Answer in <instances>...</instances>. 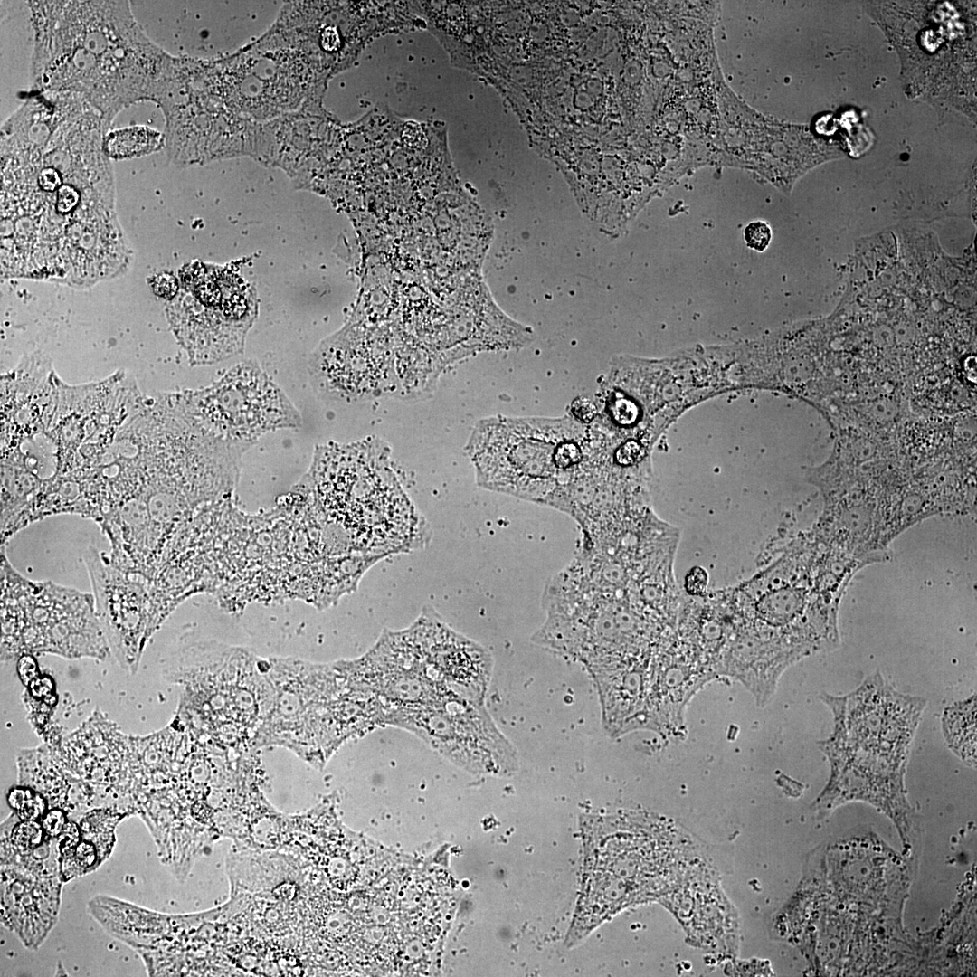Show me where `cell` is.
I'll return each mask as SVG.
<instances>
[{"label": "cell", "mask_w": 977, "mask_h": 977, "mask_svg": "<svg viewBox=\"0 0 977 977\" xmlns=\"http://www.w3.org/2000/svg\"><path fill=\"white\" fill-rule=\"evenodd\" d=\"M108 131L75 95L29 101L4 123L2 279L90 288L127 272L133 251L116 210Z\"/></svg>", "instance_id": "cell-1"}, {"label": "cell", "mask_w": 977, "mask_h": 977, "mask_svg": "<svg viewBox=\"0 0 977 977\" xmlns=\"http://www.w3.org/2000/svg\"><path fill=\"white\" fill-rule=\"evenodd\" d=\"M33 90L73 92L109 129L132 104L154 101L174 58L135 19L129 1H28Z\"/></svg>", "instance_id": "cell-2"}, {"label": "cell", "mask_w": 977, "mask_h": 977, "mask_svg": "<svg viewBox=\"0 0 977 977\" xmlns=\"http://www.w3.org/2000/svg\"><path fill=\"white\" fill-rule=\"evenodd\" d=\"M249 448L215 436L185 413H171L154 463L140 476H117L114 506L102 519L112 546L133 557L163 552L199 507L234 488Z\"/></svg>", "instance_id": "cell-3"}, {"label": "cell", "mask_w": 977, "mask_h": 977, "mask_svg": "<svg viewBox=\"0 0 977 977\" xmlns=\"http://www.w3.org/2000/svg\"><path fill=\"white\" fill-rule=\"evenodd\" d=\"M588 425L569 413L481 419L466 445L477 484L545 506L583 461Z\"/></svg>", "instance_id": "cell-4"}, {"label": "cell", "mask_w": 977, "mask_h": 977, "mask_svg": "<svg viewBox=\"0 0 977 977\" xmlns=\"http://www.w3.org/2000/svg\"><path fill=\"white\" fill-rule=\"evenodd\" d=\"M342 665L266 661L264 669L274 689V702L256 732L253 747L283 746L316 766L323 764L342 743L369 727L357 715L363 708L360 704H367L369 696Z\"/></svg>", "instance_id": "cell-5"}, {"label": "cell", "mask_w": 977, "mask_h": 977, "mask_svg": "<svg viewBox=\"0 0 977 977\" xmlns=\"http://www.w3.org/2000/svg\"><path fill=\"white\" fill-rule=\"evenodd\" d=\"M1 546V622L5 652L103 656L107 646L94 595L22 576Z\"/></svg>", "instance_id": "cell-6"}, {"label": "cell", "mask_w": 977, "mask_h": 977, "mask_svg": "<svg viewBox=\"0 0 977 977\" xmlns=\"http://www.w3.org/2000/svg\"><path fill=\"white\" fill-rule=\"evenodd\" d=\"M178 399L203 427L232 443L252 445L267 432L301 425L298 409L251 360L234 365L211 386Z\"/></svg>", "instance_id": "cell-7"}, {"label": "cell", "mask_w": 977, "mask_h": 977, "mask_svg": "<svg viewBox=\"0 0 977 977\" xmlns=\"http://www.w3.org/2000/svg\"><path fill=\"white\" fill-rule=\"evenodd\" d=\"M384 724L403 727L440 754L475 773L508 774L517 754L483 702L455 696L436 704L388 711Z\"/></svg>", "instance_id": "cell-8"}, {"label": "cell", "mask_w": 977, "mask_h": 977, "mask_svg": "<svg viewBox=\"0 0 977 977\" xmlns=\"http://www.w3.org/2000/svg\"><path fill=\"white\" fill-rule=\"evenodd\" d=\"M93 591L97 615L122 658H135L153 632L151 607L145 583L115 567L107 554L89 547L83 555Z\"/></svg>", "instance_id": "cell-9"}, {"label": "cell", "mask_w": 977, "mask_h": 977, "mask_svg": "<svg viewBox=\"0 0 977 977\" xmlns=\"http://www.w3.org/2000/svg\"><path fill=\"white\" fill-rule=\"evenodd\" d=\"M651 654L588 669L600 699L602 725L613 737L647 727Z\"/></svg>", "instance_id": "cell-10"}, {"label": "cell", "mask_w": 977, "mask_h": 977, "mask_svg": "<svg viewBox=\"0 0 977 977\" xmlns=\"http://www.w3.org/2000/svg\"><path fill=\"white\" fill-rule=\"evenodd\" d=\"M165 134L147 126H131L109 130L104 137L103 148L111 159L146 156L159 150Z\"/></svg>", "instance_id": "cell-11"}, {"label": "cell", "mask_w": 977, "mask_h": 977, "mask_svg": "<svg viewBox=\"0 0 977 977\" xmlns=\"http://www.w3.org/2000/svg\"><path fill=\"white\" fill-rule=\"evenodd\" d=\"M804 605V593L800 589L783 588L764 595L757 603L763 621L774 626L791 622Z\"/></svg>", "instance_id": "cell-12"}, {"label": "cell", "mask_w": 977, "mask_h": 977, "mask_svg": "<svg viewBox=\"0 0 977 977\" xmlns=\"http://www.w3.org/2000/svg\"><path fill=\"white\" fill-rule=\"evenodd\" d=\"M7 802L23 820H36L46 809L43 796L29 788H13L7 794Z\"/></svg>", "instance_id": "cell-13"}, {"label": "cell", "mask_w": 977, "mask_h": 977, "mask_svg": "<svg viewBox=\"0 0 977 977\" xmlns=\"http://www.w3.org/2000/svg\"><path fill=\"white\" fill-rule=\"evenodd\" d=\"M43 831V825L36 820H23L14 828L12 840L19 849H32L42 843Z\"/></svg>", "instance_id": "cell-14"}, {"label": "cell", "mask_w": 977, "mask_h": 977, "mask_svg": "<svg viewBox=\"0 0 977 977\" xmlns=\"http://www.w3.org/2000/svg\"><path fill=\"white\" fill-rule=\"evenodd\" d=\"M743 238L749 249L764 252L771 243L773 232L767 222L752 221L744 228Z\"/></svg>", "instance_id": "cell-15"}, {"label": "cell", "mask_w": 977, "mask_h": 977, "mask_svg": "<svg viewBox=\"0 0 977 977\" xmlns=\"http://www.w3.org/2000/svg\"><path fill=\"white\" fill-rule=\"evenodd\" d=\"M707 584V573L700 566L692 567L685 576L684 586L689 594L700 595L705 593Z\"/></svg>", "instance_id": "cell-16"}, {"label": "cell", "mask_w": 977, "mask_h": 977, "mask_svg": "<svg viewBox=\"0 0 977 977\" xmlns=\"http://www.w3.org/2000/svg\"><path fill=\"white\" fill-rule=\"evenodd\" d=\"M149 285L153 291L164 298H169L177 291L175 279L168 274H157L149 279Z\"/></svg>", "instance_id": "cell-17"}, {"label": "cell", "mask_w": 977, "mask_h": 977, "mask_svg": "<svg viewBox=\"0 0 977 977\" xmlns=\"http://www.w3.org/2000/svg\"><path fill=\"white\" fill-rule=\"evenodd\" d=\"M42 825L49 836H58L66 825L65 814L60 810H51L44 815Z\"/></svg>", "instance_id": "cell-18"}, {"label": "cell", "mask_w": 977, "mask_h": 977, "mask_svg": "<svg viewBox=\"0 0 977 977\" xmlns=\"http://www.w3.org/2000/svg\"><path fill=\"white\" fill-rule=\"evenodd\" d=\"M74 857L80 867L83 868H90L96 860L95 848L91 843L82 841L77 845Z\"/></svg>", "instance_id": "cell-19"}, {"label": "cell", "mask_w": 977, "mask_h": 977, "mask_svg": "<svg viewBox=\"0 0 977 977\" xmlns=\"http://www.w3.org/2000/svg\"><path fill=\"white\" fill-rule=\"evenodd\" d=\"M18 673L22 681L26 685H29L38 676L37 664L32 656L24 654L20 658Z\"/></svg>", "instance_id": "cell-20"}, {"label": "cell", "mask_w": 977, "mask_h": 977, "mask_svg": "<svg viewBox=\"0 0 977 977\" xmlns=\"http://www.w3.org/2000/svg\"><path fill=\"white\" fill-rule=\"evenodd\" d=\"M28 686L33 696L36 697L49 695L53 688V684L49 678L40 676H37Z\"/></svg>", "instance_id": "cell-21"}]
</instances>
